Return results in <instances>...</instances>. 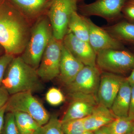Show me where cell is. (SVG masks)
Masks as SVG:
<instances>
[{
	"label": "cell",
	"instance_id": "cell-17",
	"mask_svg": "<svg viewBox=\"0 0 134 134\" xmlns=\"http://www.w3.org/2000/svg\"><path fill=\"white\" fill-rule=\"evenodd\" d=\"M25 16L33 17L48 9L52 0H8Z\"/></svg>",
	"mask_w": 134,
	"mask_h": 134
},
{
	"label": "cell",
	"instance_id": "cell-2",
	"mask_svg": "<svg viewBox=\"0 0 134 134\" xmlns=\"http://www.w3.org/2000/svg\"><path fill=\"white\" fill-rule=\"evenodd\" d=\"M41 80L37 70L18 56L14 58L7 68L2 86L10 96L23 92H39L44 88Z\"/></svg>",
	"mask_w": 134,
	"mask_h": 134
},
{
	"label": "cell",
	"instance_id": "cell-35",
	"mask_svg": "<svg viewBox=\"0 0 134 134\" xmlns=\"http://www.w3.org/2000/svg\"><path fill=\"white\" fill-rule=\"evenodd\" d=\"M132 133L133 134H134V123L133 126V130H132Z\"/></svg>",
	"mask_w": 134,
	"mask_h": 134
},
{
	"label": "cell",
	"instance_id": "cell-20",
	"mask_svg": "<svg viewBox=\"0 0 134 134\" xmlns=\"http://www.w3.org/2000/svg\"><path fill=\"white\" fill-rule=\"evenodd\" d=\"M77 38L88 42L89 28L85 17L77 11L72 14L68 24V31Z\"/></svg>",
	"mask_w": 134,
	"mask_h": 134
},
{
	"label": "cell",
	"instance_id": "cell-8",
	"mask_svg": "<svg viewBox=\"0 0 134 134\" xmlns=\"http://www.w3.org/2000/svg\"><path fill=\"white\" fill-rule=\"evenodd\" d=\"M128 0H97L91 3L78 5L80 14L88 17L96 16L113 23L120 18L122 8Z\"/></svg>",
	"mask_w": 134,
	"mask_h": 134
},
{
	"label": "cell",
	"instance_id": "cell-24",
	"mask_svg": "<svg viewBox=\"0 0 134 134\" xmlns=\"http://www.w3.org/2000/svg\"><path fill=\"white\" fill-rule=\"evenodd\" d=\"M1 134H21L13 113L8 112L5 113L4 124Z\"/></svg>",
	"mask_w": 134,
	"mask_h": 134
},
{
	"label": "cell",
	"instance_id": "cell-14",
	"mask_svg": "<svg viewBox=\"0 0 134 134\" xmlns=\"http://www.w3.org/2000/svg\"><path fill=\"white\" fill-rule=\"evenodd\" d=\"M84 65L75 58L62 42L60 73V81L66 86L73 81Z\"/></svg>",
	"mask_w": 134,
	"mask_h": 134
},
{
	"label": "cell",
	"instance_id": "cell-5",
	"mask_svg": "<svg viewBox=\"0 0 134 134\" xmlns=\"http://www.w3.org/2000/svg\"><path fill=\"white\" fill-rule=\"evenodd\" d=\"M96 66L101 72L126 74L134 68V54L123 49L102 50L97 54Z\"/></svg>",
	"mask_w": 134,
	"mask_h": 134
},
{
	"label": "cell",
	"instance_id": "cell-22",
	"mask_svg": "<svg viewBox=\"0 0 134 134\" xmlns=\"http://www.w3.org/2000/svg\"><path fill=\"white\" fill-rule=\"evenodd\" d=\"M83 119H76L61 122L63 130L65 134H83L86 131L84 126Z\"/></svg>",
	"mask_w": 134,
	"mask_h": 134
},
{
	"label": "cell",
	"instance_id": "cell-19",
	"mask_svg": "<svg viewBox=\"0 0 134 134\" xmlns=\"http://www.w3.org/2000/svg\"><path fill=\"white\" fill-rule=\"evenodd\" d=\"M12 113L14 115L16 123L20 134H40L42 126H40L31 116L21 112Z\"/></svg>",
	"mask_w": 134,
	"mask_h": 134
},
{
	"label": "cell",
	"instance_id": "cell-27",
	"mask_svg": "<svg viewBox=\"0 0 134 134\" xmlns=\"http://www.w3.org/2000/svg\"><path fill=\"white\" fill-rule=\"evenodd\" d=\"M122 14L129 22L134 24V1H127L122 8Z\"/></svg>",
	"mask_w": 134,
	"mask_h": 134
},
{
	"label": "cell",
	"instance_id": "cell-4",
	"mask_svg": "<svg viewBox=\"0 0 134 134\" xmlns=\"http://www.w3.org/2000/svg\"><path fill=\"white\" fill-rule=\"evenodd\" d=\"M21 112L31 116L40 126L46 125L50 115L42 104L31 92L11 95L6 105V112Z\"/></svg>",
	"mask_w": 134,
	"mask_h": 134
},
{
	"label": "cell",
	"instance_id": "cell-7",
	"mask_svg": "<svg viewBox=\"0 0 134 134\" xmlns=\"http://www.w3.org/2000/svg\"><path fill=\"white\" fill-rule=\"evenodd\" d=\"M62 44V41L56 39L53 36L36 70L43 81H50L59 74Z\"/></svg>",
	"mask_w": 134,
	"mask_h": 134
},
{
	"label": "cell",
	"instance_id": "cell-23",
	"mask_svg": "<svg viewBox=\"0 0 134 134\" xmlns=\"http://www.w3.org/2000/svg\"><path fill=\"white\" fill-rule=\"evenodd\" d=\"M40 134H65L60 120L55 115L50 116L48 122L42 126Z\"/></svg>",
	"mask_w": 134,
	"mask_h": 134
},
{
	"label": "cell",
	"instance_id": "cell-15",
	"mask_svg": "<svg viewBox=\"0 0 134 134\" xmlns=\"http://www.w3.org/2000/svg\"><path fill=\"white\" fill-rule=\"evenodd\" d=\"M116 117L110 108L98 104L90 115L84 118L85 128L86 131L94 132L108 125Z\"/></svg>",
	"mask_w": 134,
	"mask_h": 134
},
{
	"label": "cell",
	"instance_id": "cell-10",
	"mask_svg": "<svg viewBox=\"0 0 134 134\" xmlns=\"http://www.w3.org/2000/svg\"><path fill=\"white\" fill-rule=\"evenodd\" d=\"M101 74L97 66H85L73 81L66 86L67 90L69 93L81 92L96 96Z\"/></svg>",
	"mask_w": 134,
	"mask_h": 134
},
{
	"label": "cell",
	"instance_id": "cell-30",
	"mask_svg": "<svg viewBox=\"0 0 134 134\" xmlns=\"http://www.w3.org/2000/svg\"><path fill=\"white\" fill-rule=\"evenodd\" d=\"M6 105L7 104L0 108V134L1 133L4 124V118L6 113Z\"/></svg>",
	"mask_w": 134,
	"mask_h": 134
},
{
	"label": "cell",
	"instance_id": "cell-25",
	"mask_svg": "<svg viewBox=\"0 0 134 134\" xmlns=\"http://www.w3.org/2000/svg\"><path fill=\"white\" fill-rule=\"evenodd\" d=\"M46 99L47 103L52 106L61 104L65 100L64 95L61 91L57 88L53 87L47 92Z\"/></svg>",
	"mask_w": 134,
	"mask_h": 134
},
{
	"label": "cell",
	"instance_id": "cell-37",
	"mask_svg": "<svg viewBox=\"0 0 134 134\" xmlns=\"http://www.w3.org/2000/svg\"><path fill=\"white\" fill-rule=\"evenodd\" d=\"M127 134H133L132 133H132H129Z\"/></svg>",
	"mask_w": 134,
	"mask_h": 134
},
{
	"label": "cell",
	"instance_id": "cell-6",
	"mask_svg": "<svg viewBox=\"0 0 134 134\" xmlns=\"http://www.w3.org/2000/svg\"><path fill=\"white\" fill-rule=\"evenodd\" d=\"M78 0H52L47 15L54 37L62 41L68 31L72 14L77 11Z\"/></svg>",
	"mask_w": 134,
	"mask_h": 134
},
{
	"label": "cell",
	"instance_id": "cell-13",
	"mask_svg": "<svg viewBox=\"0 0 134 134\" xmlns=\"http://www.w3.org/2000/svg\"><path fill=\"white\" fill-rule=\"evenodd\" d=\"M85 17L88 26V43L96 54L108 49H124L122 43L113 38L102 27L95 24L88 17Z\"/></svg>",
	"mask_w": 134,
	"mask_h": 134
},
{
	"label": "cell",
	"instance_id": "cell-26",
	"mask_svg": "<svg viewBox=\"0 0 134 134\" xmlns=\"http://www.w3.org/2000/svg\"><path fill=\"white\" fill-rule=\"evenodd\" d=\"M14 57V55L6 53L0 55V86L2 85L7 68Z\"/></svg>",
	"mask_w": 134,
	"mask_h": 134
},
{
	"label": "cell",
	"instance_id": "cell-28",
	"mask_svg": "<svg viewBox=\"0 0 134 134\" xmlns=\"http://www.w3.org/2000/svg\"><path fill=\"white\" fill-rule=\"evenodd\" d=\"M10 96L4 87L0 86V108L7 104Z\"/></svg>",
	"mask_w": 134,
	"mask_h": 134
},
{
	"label": "cell",
	"instance_id": "cell-12",
	"mask_svg": "<svg viewBox=\"0 0 134 134\" xmlns=\"http://www.w3.org/2000/svg\"><path fill=\"white\" fill-rule=\"evenodd\" d=\"M62 42L72 55L84 66H96L97 54L88 42L79 39L69 31Z\"/></svg>",
	"mask_w": 134,
	"mask_h": 134
},
{
	"label": "cell",
	"instance_id": "cell-32",
	"mask_svg": "<svg viewBox=\"0 0 134 134\" xmlns=\"http://www.w3.org/2000/svg\"><path fill=\"white\" fill-rule=\"evenodd\" d=\"M126 79L129 83L134 82V67L131 71L130 75L127 77L126 78Z\"/></svg>",
	"mask_w": 134,
	"mask_h": 134
},
{
	"label": "cell",
	"instance_id": "cell-39",
	"mask_svg": "<svg viewBox=\"0 0 134 134\" xmlns=\"http://www.w3.org/2000/svg\"><path fill=\"white\" fill-rule=\"evenodd\" d=\"M133 1H134V0H133Z\"/></svg>",
	"mask_w": 134,
	"mask_h": 134
},
{
	"label": "cell",
	"instance_id": "cell-33",
	"mask_svg": "<svg viewBox=\"0 0 134 134\" xmlns=\"http://www.w3.org/2000/svg\"><path fill=\"white\" fill-rule=\"evenodd\" d=\"M5 53L4 49L0 45V55H2Z\"/></svg>",
	"mask_w": 134,
	"mask_h": 134
},
{
	"label": "cell",
	"instance_id": "cell-31",
	"mask_svg": "<svg viewBox=\"0 0 134 134\" xmlns=\"http://www.w3.org/2000/svg\"><path fill=\"white\" fill-rule=\"evenodd\" d=\"M94 134H111L108 127L104 126L93 132Z\"/></svg>",
	"mask_w": 134,
	"mask_h": 134
},
{
	"label": "cell",
	"instance_id": "cell-9",
	"mask_svg": "<svg viewBox=\"0 0 134 134\" xmlns=\"http://www.w3.org/2000/svg\"><path fill=\"white\" fill-rule=\"evenodd\" d=\"M69 94L71 100L68 109L60 120L62 122L85 118L91 114L98 104L96 95L81 92Z\"/></svg>",
	"mask_w": 134,
	"mask_h": 134
},
{
	"label": "cell",
	"instance_id": "cell-34",
	"mask_svg": "<svg viewBox=\"0 0 134 134\" xmlns=\"http://www.w3.org/2000/svg\"><path fill=\"white\" fill-rule=\"evenodd\" d=\"M83 134H94V133H93V132L86 131Z\"/></svg>",
	"mask_w": 134,
	"mask_h": 134
},
{
	"label": "cell",
	"instance_id": "cell-18",
	"mask_svg": "<svg viewBox=\"0 0 134 134\" xmlns=\"http://www.w3.org/2000/svg\"><path fill=\"white\" fill-rule=\"evenodd\" d=\"M116 40L121 43L134 44V24L126 21L102 27Z\"/></svg>",
	"mask_w": 134,
	"mask_h": 134
},
{
	"label": "cell",
	"instance_id": "cell-29",
	"mask_svg": "<svg viewBox=\"0 0 134 134\" xmlns=\"http://www.w3.org/2000/svg\"><path fill=\"white\" fill-rule=\"evenodd\" d=\"M130 83L131 86V93L128 117L134 121V82Z\"/></svg>",
	"mask_w": 134,
	"mask_h": 134
},
{
	"label": "cell",
	"instance_id": "cell-11",
	"mask_svg": "<svg viewBox=\"0 0 134 134\" xmlns=\"http://www.w3.org/2000/svg\"><path fill=\"white\" fill-rule=\"evenodd\" d=\"M125 79L119 75L101 72L100 82L96 94L98 104L110 109Z\"/></svg>",
	"mask_w": 134,
	"mask_h": 134
},
{
	"label": "cell",
	"instance_id": "cell-36",
	"mask_svg": "<svg viewBox=\"0 0 134 134\" xmlns=\"http://www.w3.org/2000/svg\"><path fill=\"white\" fill-rule=\"evenodd\" d=\"M84 0H78V2H81L83 1Z\"/></svg>",
	"mask_w": 134,
	"mask_h": 134
},
{
	"label": "cell",
	"instance_id": "cell-1",
	"mask_svg": "<svg viewBox=\"0 0 134 134\" xmlns=\"http://www.w3.org/2000/svg\"><path fill=\"white\" fill-rule=\"evenodd\" d=\"M31 30L26 17L8 0L0 3V45L5 53L22 54Z\"/></svg>",
	"mask_w": 134,
	"mask_h": 134
},
{
	"label": "cell",
	"instance_id": "cell-3",
	"mask_svg": "<svg viewBox=\"0 0 134 134\" xmlns=\"http://www.w3.org/2000/svg\"><path fill=\"white\" fill-rule=\"evenodd\" d=\"M53 36L48 16L40 18L31 30L29 41L21 58L26 64L37 70Z\"/></svg>",
	"mask_w": 134,
	"mask_h": 134
},
{
	"label": "cell",
	"instance_id": "cell-16",
	"mask_svg": "<svg viewBox=\"0 0 134 134\" xmlns=\"http://www.w3.org/2000/svg\"><path fill=\"white\" fill-rule=\"evenodd\" d=\"M131 93L130 83L125 78L110 108L115 117H128Z\"/></svg>",
	"mask_w": 134,
	"mask_h": 134
},
{
	"label": "cell",
	"instance_id": "cell-21",
	"mask_svg": "<svg viewBox=\"0 0 134 134\" xmlns=\"http://www.w3.org/2000/svg\"><path fill=\"white\" fill-rule=\"evenodd\" d=\"M134 121L128 117H117L107 125L111 134H127L132 133Z\"/></svg>",
	"mask_w": 134,
	"mask_h": 134
},
{
	"label": "cell",
	"instance_id": "cell-38",
	"mask_svg": "<svg viewBox=\"0 0 134 134\" xmlns=\"http://www.w3.org/2000/svg\"><path fill=\"white\" fill-rule=\"evenodd\" d=\"M3 0H0V3Z\"/></svg>",
	"mask_w": 134,
	"mask_h": 134
}]
</instances>
